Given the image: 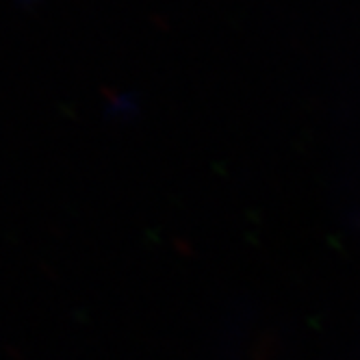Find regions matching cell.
Masks as SVG:
<instances>
[{"mask_svg": "<svg viewBox=\"0 0 360 360\" xmlns=\"http://www.w3.org/2000/svg\"><path fill=\"white\" fill-rule=\"evenodd\" d=\"M22 3H29V0H22Z\"/></svg>", "mask_w": 360, "mask_h": 360, "instance_id": "cell-1", "label": "cell"}]
</instances>
